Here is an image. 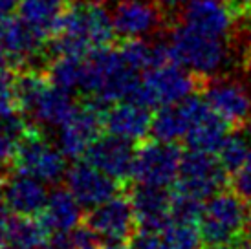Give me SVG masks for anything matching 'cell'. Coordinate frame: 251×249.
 I'll return each instance as SVG.
<instances>
[{
    "instance_id": "38",
    "label": "cell",
    "mask_w": 251,
    "mask_h": 249,
    "mask_svg": "<svg viewBox=\"0 0 251 249\" xmlns=\"http://www.w3.org/2000/svg\"><path fill=\"white\" fill-rule=\"evenodd\" d=\"M17 4L19 0H0V17L9 15L13 9H17Z\"/></svg>"
},
{
    "instance_id": "13",
    "label": "cell",
    "mask_w": 251,
    "mask_h": 249,
    "mask_svg": "<svg viewBox=\"0 0 251 249\" xmlns=\"http://www.w3.org/2000/svg\"><path fill=\"white\" fill-rule=\"evenodd\" d=\"M64 185L88 211L119 194V187H123L118 180L99 171L98 167H94L86 159L75 161L72 167H68L64 174Z\"/></svg>"
},
{
    "instance_id": "17",
    "label": "cell",
    "mask_w": 251,
    "mask_h": 249,
    "mask_svg": "<svg viewBox=\"0 0 251 249\" xmlns=\"http://www.w3.org/2000/svg\"><path fill=\"white\" fill-rule=\"evenodd\" d=\"M50 196L48 183L24 173L2 178V203L15 216H41Z\"/></svg>"
},
{
    "instance_id": "42",
    "label": "cell",
    "mask_w": 251,
    "mask_h": 249,
    "mask_svg": "<svg viewBox=\"0 0 251 249\" xmlns=\"http://www.w3.org/2000/svg\"><path fill=\"white\" fill-rule=\"evenodd\" d=\"M0 249H21V248H15V246H11V244H7V246H2Z\"/></svg>"
},
{
    "instance_id": "35",
    "label": "cell",
    "mask_w": 251,
    "mask_h": 249,
    "mask_svg": "<svg viewBox=\"0 0 251 249\" xmlns=\"http://www.w3.org/2000/svg\"><path fill=\"white\" fill-rule=\"evenodd\" d=\"M158 4H160L167 13H178L180 11V7L185 4V2H189V0H156Z\"/></svg>"
},
{
    "instance_id": "5",
    "label": "cell",
    "mask_w": 251,
    "mask_h": 249,
    "mask_svg": "<svg viewBox=\"0 0 251 249\" xmlns=\"http://www.w3.org/2000/svg\"><path fill=\"white\" fill-rule=\"evenodd\" d=\"M203 83L205 77L193 74L178 61H169L143 72L132 99L149 108H160L202 92Z\"/></svg>"
},
{
    "instance_id": "44",
    "label": "cell",
    "mask_w": 251,
    "mask_h": 249,
    "mask_svg": "<svg viewBox=\"0 0 251 249\" xmlns=\"http://www.w3.org/2000/svg\"><path fill=\"white\" fill-rule=\"evenodd\" d=\"M0 194H2V178H0Z\"/></svg>"
},
{
    "instance_id": "28",
    "label": "cell",
    "mask_w": 251,
    "mask_h": 249,
    "mask_svg": "<svg viewBox=\"0 0 251 249\" xmlns=\"http://www.w3.org/2000/svg\"><path fill=\"white\" fill-rule=\"evenodd\" d=\"M203 203H205V201L200 200V198H195V196H191V194L176 191V193L173 194L171 220L193 222V224H198L200 215H202Z\"/></svg>"
},
{
    "instance_id": "29",
    "label": "cell",
    "mask_w": 251,
    "mask_h": 249,
    "mask_svg": "<svg viewBox=\"0 0 251 249\" xmlns=\"http://www.w3.org/2000/svg\"><path fill=\"white\" fill-rule=\"evenodd\" d=\"M68 235H70L75 249H98L101 246V236L88 224L86 225H79V227H75Z\"/></svg>"
},
{
    "instance_id": "18",
    "label": "cell",
    "mask_w": 251,
    "mask_h": 249,
    "mask_svg": "<svg viewBox=\"0 0 251 249\" xmlns=\"http://www.w3.org/2000/svg\"><path fill=\"white\" fill-rule=\"evenodd\" d=\"M130 201L140 231L161 233V229L171 222L173 194L167 191V187L136 183L130 193Z\"/></svg>"
},
{
    "instance_id": "22",
    "label": "cell",
    "mask_w": 251,
    "mask_h": 249,
    "mask_svg": "<svg viewBox=\"0 0 251 249\" xmlns=\"http://www.w3.org/2000/svg\"><path fill=\"white\" fill-rule=\"evenodd\" d=\"M227 128H231L229 124L218 114L211 110V106H207V110L203 112L202 116L196 119V123L191 126V130L183 141L191 150L216 154L222 141L227 136Z\"/></svg>"
},
{
    "instance_id": "2",
    "label": "cell",
    "mask_w": 251,
    "mask_h": 249,
    "mask_svg": "<svg viewBox=\"0 0 251 249\" xmlns=\"http://www.w3.org/2000/svg\"><path fill=\"white\" fill-rule=\"evenodd\" d=\"M141 72L119 44L84 55V81L81 94L101 104L132 99L141 81Z\"/></svg>"
},
{
    "instance_id": "34",
    "label": "cell",
    "mask_w": 251,
    "mask_h": 249,
    "mask_svg": "<svg viewBox=\"0 0 251 249\" xmlns=\"http://www.w3.org/2000/svg\"><path fill=\"white\" fill-rule=\"evenodd\" d=\"M226 2L237 11L240 19H246V15L251 11V0H226Z\"/></svg>"
},
{
    "instance_id": "43",
    "label": "cell",
    "mask_w": 251,
    "mask_h": 249,
    "mask_svg": "<svg viewBox=\"0 0 251 249\" xmlns=\"http://www.w3.org/2000/svg\"><path fill=\"white\" fill-rule=\"evenodd\" d=\"M246 130H250V134H248V138H250V141H251V124L248 126V128H246Z\"/></svg>"
},
{
    "instance_id": "8",
    "label": "cell",
    "mask_w": 251,
    "mask_h": 249,
    "mask_svg": "<svg viewBox=\"0 0 251 249\" xmlns=\"http://www.w3.org/2000/svg\"><path fill=\"white\" fill-rule=\"evenodd\" d=\"M181 150L176 143L154 139L136 150L132 180L141 185L169 187L178 180L181 165Z\"/></svg>"
},
{
    "instance_id": "23",
    "label": "cell",
    "mask_w": 251,
    "mask_h": 249,
    "mask_svg": "<svg viewBox=\"0 0 251 249\" xmlns=\"http://www.w3.org/2000/svg\"><path fill=\"white\" fill-rule=\"evenodd\" d=\"M29 126L31 123L24 119L21 112L0 116V171L13 165L17 150Z\"/></svg>"
},
{
    "instance_id": "27",
    "label": "cell",
    "mask_w": 251,
    "mask_h": 249,
    "mask_svg": "<svg viewBox=\"0 0 251 249\" xmlns=\"http://www.w3.org/2000/svg\"><path fill=\"white\" fill-rule=\"evenodd\" d=\"M21 112L17 97V70L0 64V116Z\"/></svg>"
},
{
    "instance_id": "31",
    "label": "cell",
    "mask_w": 251,
    "mask_h": 249,
    "mask_svg": "<svg viewBox=\"0 0 251 249\" xmlns=\"http://www.w3.org/2000/svg\"><path fill=\"white\" fill-rule=\"evenodd\" d=\"M130 246L132 249H165L160 236H156V233H147V231H140V235L132 236Z\"/></svg>"
},
{
    "instance_id": "40",
    "label": "cell",
    "mask_w": 251,
    "mask_h": 249,
    "mask_svg": "<svg viewBox=\"0 0 251 249\" xmlns=\"http://www.w3.org/2000/svg\"><path fill=\"white\" fill-rule=\"evenodd\" d=\"M90 2H96V4H110V2H116V0H90Z\"/></svg>"
},
{
    "instance_id": "19",
    "label": "cell",
    "mask_w": 251,
    "mask_h": 249,
    "mask_svg": "<svg viewBox=\"0 0 251 249\" xmlns=\"http://www.w3.org/2000/svg\"><path fill=\"white\" fill-rule=\"evenodd\" d=\"M151 108L134 99L112 103L105 110V130L128 141H141L151 134Z\"/></svg>"
},
{
    "instance_id": "7",
    "label": "cell",
    "mask_w": 251,
    "mask_h": 249,
    "mask_svg": "<svg viewBox=\"0 0 251 249\" xmlns=\"http://www.w3.org/2000/svg\"><path fill=\"white\" fill-rule=\"evenodd\" d=\"M202 97L231 128L246 130L251 124V90L242 81L226 75L207 77Z\"/></svg>"
},
{
    "instance_id": "16",
    "label": "cell",
    "mask_w": 251,
    "mask_h": 249,
    "mask_svg": "<svg viewBox=\"0 0 251 249\" xmlns=\"http://www.w3.org/2000/svg\"><path fill=\"white\" fill-rule=\"evenodd\" d=\"M207 106L209 104L205 103V99L198 96H191L180 103L160 106L152 116L151 136L154 139L169 141V143L185 139L191 126L207 110Z\"/></svg>"
},
{
    "instance_id": "10",
    "label": "cell",
    "mask_w": 251,
    "mask_h": 249,
    "mask_svg": "<svg viewBox=\"0 0 251 249\" xmlns=\"http://www.w3.org/2000/svg\"><path fill=\"white\" fill-rule=\"evenodd\" d=\"M105 128V110L98 101H84L57 130V145L70 159L86 156L88 149Z\"/></svg>"
},
{
    "instance_id": "20",
    "label": "cell",
    "mask_w": 251,
    "mask_h": 249,
    "mask_svg": "<svg viewBox=\"0 0 251 249\" xmlns=\"http://www.w3.org/2000/svg\"><path fill=\"white\" fill-rule=\"evenodd\" d=\"M72 0H19L17 15L46 46L61 26Z\"/></svg>"
},
{
    "instance_id": "36",
    "label": "cell",
    "mask_w": 251,
    "mask_h": 249,
    "mask_svg": "<svg viewBox=\"0 0 251 249\" xmlns=\"http://www.w3.org/2000/svg\"><path fill=\"white\" fill-rule=\"evenodd\" d=\"M98 249H132V246L126 240H103Z\"/></svg>"
},
{
    "instance_id": "6",
    "label": "cell",
    "mask_w": 251,
    "mask_h": 249,
    "mask_svg": "<svg viewBox=\"0 0 251 249\" xmlns=\"http://www.w3.org/2000/svg\"><path fill=\"white\" fill-rule=\"evenodd\" d=\"M13 167L19 173L29 174L44 183L64 180L68 171L66 156L57 143H51L39 126L31 124L17 150Z\"/></svg>"
},
{
    "instance_id": "24",
    "label": "cell",
    "mask_w": 251,
    "mask_h": 249,
    "mask_svg": "<svg viewBox=\"0 0 251 249\" xmlns=\"http://www.w3.org/2000/svg\"><path fill=\"white\" fill-rule=\"evenodd\" d=\"M50 231L35 216H13L9 244L21 249H39L48 240Z\"/></svg>"
},
{
    "instance_id": "15",
    "label": "cell",
    "mask_w": 251,
    "mask_h": 249,
    "mask_svg": "<svg viewBox=\"0 0 251 249\" xmlns=\"http://www.w3.org/2000/svg\"><path fill=\"white\" fill-rule=\"evenodd\" d=\"M86 224L90 225L101 240H128L138 229L136 215L130 196L116 194L101 205L90 209L86 216Z\"/></svg>"
},
{
    "instance_id": "25",
    "label": "cell",
    "mask_w": 251,
    "mask_h": 249,
    "mask_svg": "<svg viewBox=\"0 0 251 249\" xmlns=\"http://www.w3.org/2000/svg\"><path fill=\"white\" fill-rule=\"evenodd\" d=\"M161 242L165 249H202L203 238L198 224L171 220L161 229Z\"/></svg>"
},
{
    "instance_id": "37",
    "label": "cell",
    "mask_w": 251,
    "mask_h": 249,
    "mask_svg": "<svg viewBox=\"0 0 251 249\" xmlns=\"http://www.w3.org/2000/svg\"><path fill=\"white\" fill-rule=\"evenodd\" d=\"M244 35H246V57H250L251 59V11L246 15Z\"/></svg>"
},
{
    "instance_id": "4",
    "label": "cell",
    "mask_w": 251,
    "mask_h": 249,
    "mask_svg": "<svg viewBox=\"0 0 251 249\" xmlns=\"http://www.w3.org/2000/svg\"><path fill=\"white\" fill-rule=\"evenodd\" d=\"M250 222L248 201L233 191H218L205 200L198 227L207 246H235L246 235Z\"/></svg>"
},
{
    "instance_id": "21",
    "label": "cell",
    "mask_w": 251,
    "mask_h": 249,
    "mask_svg": "<svg viewBox=\"0 0 251 249\" xmlns=\"http://www.w3.org/2000/svg\"><path fill=\"white\" fill-rule=\"evenodd\" d=\"M83 205L75 200V196L64 187L53 189L48 196V201L41 213V222L53 235H68L79 227L83 218Z\"/></svg>"
},
{
    "instance_id": "39",
    "label": "cell",
    "mask_w": 251,
    "mask_h": 249,
    "mask_svg": "<svg viewBox=\"0 0 251 249\" xmlns=\"http://www.w3.org/2000/svg\"><path fill=\"white\" fill-rule=\"evenodd\" d=\"M205 249H237L235 246H207Z\"/></svg>"
},
{
    "instance_id": "12",
    "label": "cell",
    "mask_w": 251,
    "mask_h": 249,
    "mask_svg": "<svg viewBox=\"0 0 251 249\" xmlns=\"http://www.w3.org/2000/svg\"><path fill=\"white\" fill-rule=\"evenodd\" d=\"M175 21L203 33L229 39L240 33L238 22L242 21L226 0H189L180 7Z\"/></svg>"
},
{
    "instance_id": "26",
    "label": "cell",
    "mask_w": 251,
    "mask_h": 249,
    "mask_svg": "<svg viewBox=\"0 0 251 249\" xmlns=\"http://www.w3.org/2000/svg\"><path fill=\"white\" fill-rule=\"evenodd\" d=\"M250 154L251 141L248 138V134H240V130H237L226 136L218 152H216V158L222 163L224 169L229 173V176H233L240 167L244 165Z\"/></svg>"
},
{
    "instance_id": "11",
    "label": "cell",
    "mask_w": 251,
    "mask_h": 249,
    "mask_svg": "<svg viewBox=\"0 0 251 249\" xmlns=\"http://www.w3.org/2000/svg\"><path fill=\"white\" fill-rule=\"evenodd\" d=\"M112 22L118 39H143L161 29H169V13L156 0H119Z\"/></svg>"
},
{
    "instance_id": "41",
    "label": "cell",
    "mask_w": 251,
    "mask_h": 249,
    "mask_svg": "<svg viewBox=\"0 0 251 249\" xmlns=\"http://www.w3.org/2000/svg\"><path fill=\"white\" fill-rule=\"evenodd\" d=\"M248 235L251 238V209H250V222H248Z\"/></svg>"
},
{
    "instance_id": "9",
    "label": "cell",
    "mask_w": 251,
    "mask_h": 249,
    "mask_svg": "<svg viewBox=\"0 0 251 249\" xmlns=\"http://www.w3.org/2000/svg\"><path fill=\"white\" fill-rule=\"evenodd\" d=\"M229 180V173L218 161L216 154L191 150L181 156L180 174L176 180V191L191 194L200 200H207Z\"/></svg>"
},
{
    "instance_id": "32",
    "label": "cell",
    "mask_w": 251,
    "mask_h": 249,
    "mask_svg": "<svg viewBox=\"0 0 251 249\" xmlns=\"http://www.w3.org/2000/svg\"><path fill=\"white\" fill-rule=\"evenodd\" d=\"M13 213L2 203L0 205V248L9 244V231H11V222H13Z\"/></svg>"
},
{
    "instance_id": "33",
    "label": "cell",
    "mask_w": 251,
    "mask_h": 249,
    "mask_svg": "<svg viewBox=\"0 0 251 249\" xmlns=\"http://www.w3.org/2000/svg\"><path fill=\"white\" fill-rule=\"evenodd\" d=\"M39 249H75L70 235H53L48 236V240L42 244Z\"/></svg>"
},
{
    "instance_id": "30",
    "label": "cell",
    "mask_w": 251,
    "mask_h": 249,
    "mask_svg": "<svg viewBox=\"0 0 251 249\" xmlns=\"http://www.w3.org/2000/svg\"><path fill=\"white\" fill-rule=\"evenodd\" d=\"M233 189L237 191L248 203H251V154L246 163L233 174Z\"/></svg>"
},
{
    "instance_id": "1",
    "label": "cell",
    "mask_w": 251,
    "mask_h": 249,
    "mask_svg": "<svg viewBox=\"0 0 251 249\" xmlns=\"http://www.w3.org/2000/svg\"><path fill=\"white\" fill-rule=\"evenodd\" d=\"M112 17L96 2H70L61 26L48 46V53L57 55H88L112 46L116 41Z\"/></svg>"
},
{
    "instance_id": "14",
    "label": "cell",
    "mask_w": 251,
    "mask_h": 249,
    "mask_svg": "<svg viewBox=\"0 0 251 249\" xmlns=\"http://www.w3.org/2000/svg\"><path fill=\"white\" fill-rule=\"evenodd\" d=\"M86 161H90L99 171L118 180L121 185H125L128 180H132L134 159H136V149L134 141L119 138L114 134H101L94 145L88 149L84 156Z\"/></svg>"
},
{
    "instance_id": "3",
    "label": "cell",
    "mask_w": 251,
    "mask_h": 249,
    "mask_svg": "<svg viewBox=\"0 0 251 249\" xmlns=\"http://www.w3.org/2000/svg\"><path fill=\"white\" fill-rule=\"evenodd\" d=\"M229 39L203 33L178 21L169 26V44L176 61L200 77H216L231 61Z\"/></svg>"
}]
</instances>
